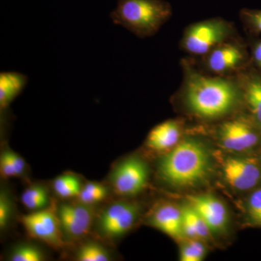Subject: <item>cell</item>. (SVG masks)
I'll use <instances>...</instances> for the list:
<instances>
[{"instance_id":"cell-1","label":"cell","mask_w":261,"mask_h":261,"mask_svg":"<svg viewBox=\"0 0 261 261\" xmlns=\"http://www.w3.org/2000/svg\"><path fill=\"white\" fill-rule=\"evenodd\" d=\"M183 80L178 99L187 113L205 121L233 116L245 108L243 89L237 75H210L183 60Z\"/></svg>"},{"instance_id":"cell-2","label":"cell","mask_w":261,"mask_h":261,"mask_svg":"<svg viewBox=\"0 0 261 261\" xmlns=\"http://www.w3.org/2000/svg\"><path fill=\"white\" fill-rule=\"evenodd\" d=\"M212 160L210 151L202 141L186 137L163 154L158 163V176L173 188L200 186L211 177Z\"/></svg>"},{"instance_id":"cell-3","label":"cell","mask_w":261,"mask_h":261,"mask_svg":"<svg viewBox=\"0 0 261 261\" xmlns=\"http://www.w3.org/2000/svg\"><path fill=\"white\" fill-rule=\"evenodd\" d=\"M172 15V8L165 0H118L110 16L137 37L154 35Z\"/></svg>"},{"instance_id":"cell-4","label":"cell","mask_w":261,"mask_h":261,"mask_svg":"<svg viewBox=\"0 0 261 261\" xmlns=\"http://www.w3.org/2000/svg\"><path fill=\"white\" fill-rule=\"evenodd\" d=\"M140 214V204L123 197L110 202L96 214L92 230L102 241L113 243L129 232Z\"/></svg>"},{"instance_id":"cell-5","label":"cell","mask_w":261,"mask_h":261,"mask_svg":"<svg viewBox=\"0 0 261 261\" xmlns=\"http://www.w3.org/2000/svg\"><path fill=\"white\" fill-rule=\"evenodd\" d=\"M235 37L231 22L214 18L190 24L183 33L180 47L190 56L203 58L215 47Z\"/></svg>"},{"instance_id":"cell-6","label":"cell","mask_w":261,"mask_h":261,"mask_svg":"<svg viewBox=\"0 0 261 261\" xmlns=\"http://www.w3.org/2000/svg\"><path fill=\"white\" fill-rule=\"evenodd\" d=\"M219 143L233 152H247L261 144V129L247 113L225 118L216 128Z\"/></svg>"},{"instance_id":"cell-7","label":"cell","mask_w":261,"mask_h":261,"mask_svg":"<svg viewBox=\"0 0 261 261\" xmlns=\"http://www.w3.org/2000/svg\"><path fill=\"white\" fill-rule=\"evenodd\" d=\"M149 168L145 160L132 155L113 166L108 178L113 193L129 198L138 195L148 186Z\"/></svg>"},{"instance_id":"cell-8","label":"cell","mask_w":261,"mask_h":261,"mask_svg":"<svg viewBox=\"0 0 261 261\" xmlns=\"http://www.w3.org/2000/svg\"><path fill=\"white\" fill-rule=\"evenodd\" d=\"M202 58L209 73L221 76L236 75L251 65L247 46L235 37L219 44Z\"/></svg>"},{"instance_id":"cell-9","label":"cell","mask_w":261,"mask_h":261,"mask_svg":"<svg viewBox=\"0 0 261 261\" xmlns=\"http://www.w3.org/2000/svg\"><path fill=\"white\" fill-rule=\"evenodd\" d=\"M96 214L94 205H87L79 200L57 205V214L66 245L83 240L90 233Z\"/></svg>"},{"instance_id":"cell-10","label":"cell","mask_w":261,"mask_h":261,"mask_svg":"<svg viewBox=\"0 0 261 261\" xmlns=\"http://www.w3.org/2000/svg\"><path fill=\"white\" fill-rule=\"evenodd\" d=\"M20 221L32 238L41 240L55 249H61L66 245L62 234L56 204L24 215Z\"/></svg>"},{"instance_id":"cell-11","label":"cell","mask_w":261,"mask_h":261,"mask_svg":"<svg viewBox=\"0 0 261 261\" xmlns=\"http://www.w3.org/2000/svg\"><path fill=\"white\" fill-rule=\"evenodd\" d=\"M223 177L240 191L255 188L261 181V162L254 158L228 157L222 164Z\"/></svg>"},{"instance_id":"cell-12","label":"cell","mask_w":261,"mask_h":261,"mask_svg":"<svg viewBox=\"0 0 261 261\" xmlns=\"http://www.w3.org/2000/svg\"><path fill=\"white\" fill-rule=\"evenodd\" d=\"M188 203L205 221L211 233L224 232L228 224V214L222 201L211 194L188 196Z\"/></svg>"},{"instance_id":"cell-13","label":"cell","mask_w":261,"mask_h":261,"mask_svg":"<svg viewBox=\"0 0 261 261\" xmlns=\"http://www.w3.org/2000/svg\"><path fill=\"white\" fill-rule=\"evenodd\" d=\"M147 224L176 240H185L183 233L181 207L171 202L154 206L147 217Z\"/></svg>"},{"instance_id":"cell-14","label":"cell","mask_w":261,"mask_h":261,"mask_svg":"<svg viewBox=\"0 0 261 261\" xmlns=\"http://www.w3.org/2000/svg\"><path fill=\"white\" fill-rule=\"evenodd\" d=\"M236 75L243 89L247 113L261 129V73L250 65Z\"/></svg>"},{"instance_id":"cell-15","label":"cell","mask_w":261,"mask_h":261,"mask_svg":"<svg viewBox=\"0 0 261 261\" xmlns=\"http://www.w3.org/2000/svg\"><path fill=\"white\" fill-rule=\"evenodd\" d=\"M183 123L179 120L170 119L151 129L145 141L147 148L155 152L166 153L181 140Z\"/></svg>"},{"instance_id":"cell-16","label":"cell","mask_w":261,"mask_h":261,"mask_svg":"<svg viewBox=\"0 0 261 261\" xmlns=\"http://www.w3.org/2000/svg\"><path fill=\"white\" fill-rule=\"evenodd\" d=\"M28 82L27 75L18 72H3L0 74V108L6 109L21 93Z\"/></svg>"},{"instance_id":"cell-17","label":"cell","mask_w":261,"mask_h":261,"mask_svg":"<svg viewBox=\"0 0 261 261\" xmlns=\"http://www.w3.org/2000/svg\"><path fill=\"white\" fill-rule=\"evenodd\" d=\"M181 210L182 226L185 239H198L203 241L210 238L212 234L210 228L190 204L182 205Z\"/></svg>"},{"instance_id":"cell-18","label":"cell","mask_w":261,"mask_h":261,"mask_svg":"<svg viewBox=\"0 0 261 261\" xmlns=\"http://www.w3.org/2000/svg\"><path fill=\"white\" fill-rule=\"evenodd\" d=\"M20 200L25 208L31 211L42 210L53 204L49 190L42 184H34L25 188Z\"/></svg>"},{"instance_id":"cell-19","label":"cell","mask_w":261,"mask_h":261,"mask_svg":"<svg viewBox=\"0 0 261 261\" xmlns=\"http://www.w3.org/2000/svg\"><path fill=\"white\" fill-rule=\"evenodd\" d=\"M51 186L53 191L60 198L71 199L77 198L83 185L77 175L67 173L55 178Z\"/></svg>"},{"instance_id":"cell-20","label":"cell","mask_w":261,"mask_h":261,"mask_svg":"<svg viewBox=\"0 0 261 261\" xmlns=\"http://www.w3.org/2000/svg\"><path fill=\"white\" fill-rule=\"evenodd\" d=\"M112 258L111 252L97 241L82 244L75 253V260L78 261H109Z\"/></svg>"},{"instance_id":"cell-21","label":"cell","mask_w":261,"mask_h":261,"mask_svg":"<svg viewBox=\"0 0 261 261\" xmlns=\"http://www.w3.org/2000/svg\"><path fill=\"white\" fill-rule=\"evenodd\" d=\"M111 187L96 181H89L82 187L77 200L84 204L94 205L106 200L111 194Z\"/></svg>"},{"instance_id":"cell-22","label":"cell","mask_w":261,"mask_h":261,"mask_svg":"<svg viewBox=\"0 0 261 261\" xmlns=\"http://www.w3.org/2000/svg\"><path fill=\"white\" fill-rule=\"evenodd\" d=\"M180 247L179 260L201 261L207 254V249L202 240L198 239H185Z\"/></svg>"},{"instance_id":"cell-23","label":"cell","mask_w":261,"mask_h":261,"mask_svg":"<svg viewBox=\"0 0 261 261\" xmlns=\"http://www.w3.org/2000/svg\"><path fill=\"white\" fill-rule=\"evenodd\" d=\"M45 258L42 249L29 243L17 245L8 255V260L11 261H42Z\"/></svg>"},{"instance_id":"cell-24","label":"cell","mask_w":261,"mask_h":261,"mask_svg":"<svg viewBox=\"0 0 261 261\" xmlns=\"http://www.w3.org/2000/svg\"><path fill=\"white\" fill-rule=\"evenodd\" d=\"M14 213V204L9 192L2 188L0 192V229L5 231L10 224Z\"/></svg>"},{"instance_id":"cell-25","label":"cell","mask_w":261,"mask_h":261,"mask_svg":"<svg viewBox=\"0 0 261 261\" xmlns=\"http://www.w3.org/2000/svg\"><path fill=\"white\" fill-rule=\"evenodd\" d=\"M240 16L249 32L261 37V10L244 8L240 11Z\"/></svg>"},{"instance_id":"cell-26","label":"cell","mask_w":261,"mask_h":261,"mask_svg":"<svg viewBox=\"0 0 261 261\" xmlns=\"http://www.w3.org/2000/svg\"><path fill=\"white\" fill-rule=\"evenodd\" d=\"M247 207L250 221L261 226V188L252 192L247 200Z\"/></svg>"},{"instance_id":"cell-27","label":"cell","mask_w":261,"mask_h":261,"mask_svg":"<svg viewBox=\"0 0 261 261\" xmlns=\"http://www.w3.org/2000/svg\"><path fill=\"white\" fill-rule=\"evenodd\" d=\"M0 173L2 177L4 178L17 177L9 147L3 149L0 154Z\"/></svg>"},{"instance_id":"cell-28","label":"cell","mask_w":261,"mask_h":261,"mask_svg":"<svg viewBox=\"0 0 261 261\" xmlns=\"http://www.w3.org/2000/svg\"><path fill=\"white\" fill-rule=\"evenodd\" d=\"M250 54L251 65L261 73V37L252 41Z\"/></svg>"},{"instance_id":"cell-29","label":"cell","mask_w":261,"mask_h":261,"mask_svg":"<svg viewBox=\"0 0 261 261\" xmlns=\"http://www.w3.org/2000/svg\"><path fill=\"white\" fill-rule=\"evenodd\" d=\"M260 162H261V156H260Z\"/></svg>"}]
</instances>
